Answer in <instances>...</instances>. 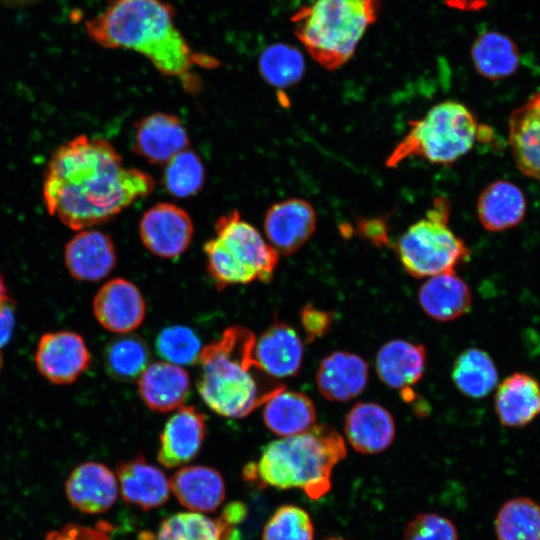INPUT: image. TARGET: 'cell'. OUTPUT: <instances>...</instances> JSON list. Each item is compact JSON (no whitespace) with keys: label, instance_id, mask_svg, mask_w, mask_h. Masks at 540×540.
I'll return each instance as SVG.
<instances>
[{"label":"cell","instance_id":"9a60e30c","mask_svg":"<svg viewBox=\"0 0 540 540\" xmlns=\"http://www.w3.org/2000/svg\"><path fill=\"white\" fill-rule=\"evenodd\" d=\"M65 490L74 508L83 513L99 514L115 503L118 485L116 475L107 466L84 462L71 472Z\"/></svg>","mask_w":540,"mask_h":540},{"label":"cell","instance_id":"ee69618b","mask_svg":"<svg viewBox=\"0 0 540 540\" xmlns=\"http://www.w3.org/2000/svg\"><path fill=\"white\" fill-rule=\"evenodd\" d=\"M40 0H0V4L8 8H23L34 5Z\"/></svg>","mask_w":540,"mask_h":540},{"label":"cell","instance_id":"cb8c5ba5","mask_svg":"<svg viewBox=\"0 0 540 540\" xmlns=\"http://www.w3.org/2000/svg\"><path fill=\"white\" fill-rule=\"evenodd\" d=\"M495 411L506 427L526 426L540 415L539 382L527 373L511 374L497 388Z\"/></svg>","mask_w":540,"mask_h":540},{"label":"cell","instance_id":"7dc6e473","mask_svg":"<svg viewBox=\"0 0 540 540\" xmlns=\"http://www.w3.org/2000/svg\"><path fill=\"white\" fill-rule=\"evenodd\" d=\"M2 367V356H1V353H0V368Z\"/></svg>","mask_w":540,"mask_h":540},{"label":"cell","instance_id":"e575fe53","mask_svg":"<svg viewBox=\"0 0 540 540\" xmlns=\"http://www.w3.org/2000/svg\"><path fill=\"white\" fill-rule=\"evenodd\" d=\"M155 350L165 362L180 366L199 362L203 350L197 333L184 325L163 328L155 339Z\"/></svg>","mask_w":540,"mask_h":540},{"label":"cell","instance_id":"8d00e7d4","mask_svg":"<svg viewBox=\"0 0 540 540\" xmlns=\"http://www.w3.org/2000/svg\"><path fill=\"white\" fill-rule=\"evenodd\" d=\"M314 526L303 508L286 504L275 510L263 530L262 540H313Z\"/></svg>","mask_w":540,"mask_h":540},{"label":"cell","instance_id":"277c9868","mask_svg":"<svg viewBox=\"0 0 540 540\" xmlns=\"http://www.w3.org/2000/svg\"><path fill=\"white\" fill-rule=\"evenodd\" d=\"M342 436L332 427L314 425L309 430L268 443L257 463H248L243 475L260 487L302 489L313 500L331 488L334 467L346 457Z\"/></svg>","mask_w":540,"mask_h":540},{"label":"cell","instance_id":"ba28073f","mask_svg":"<svg viewBox=\"0 0 540 540\" xmlns=\"http://www.w3.org/2000/svg\"><path fill=\"white\" fill-rule=\"evenodd\" d=\"M450 203L436 197L426 216L405 230L395 250L405 271L413 277H432L454 271L470 257L464 241L449 228Z\"/></svg>","mask_w":540,"mask_h":540},{"label":"cell","instance_id":"603a6c76","mask_svg":"<svg viewBox=\"0 0 540 540\" xmlns=\"http://www.w3.org/2000/svg\"><path fill=\"white\" fill-rule=\"evenodd\" d=\"M169 484L179 503L192 512H213L225 498L222 475L212 467H182L174 473Z\"/></svg>","mask_w":540,"mask_h":540},{"label":"cell","instance_id":"74e56055","mask_svg":"<svg viewBox=\"0 0 540 540\" xmlns=\"http://www.w3.org/2000/svg\"><path fill=\"white\" fill-rule=\"evenodd\" d=\"M403 540H458L454 523L437 513L416 515L406 525Z\"/></svg>","mask_w":540,"mask_h":540},{"label":"cell","instance_id":"d6986e66","mask_svg":"<svg viewBox=\"0 0 540 540\" xmlns=\"http://www.w3.org/2000/svg\"><path fill=\"white\" fill-rule=\"evenodd\" d=\"M395 430L390 412L373 402L354 405L344 423L349 444L363 454H377L386 450L394 440Z\"/></svg>","mask_w":540,"mask_h":540},{"label":"cell","instance_id":"f1b7e54d","mask_svg":"<svg viewBox=\"0 0 540 540\" xmlns=\"http://www.w3.org/2000/svg\"><path fill=\"white\" fill-rule=\"evenodd\" d=\"M471 58L476 71L490 80H499L513 75L520 62L515 42L498 31L480 34L473 42Z\"/></svg>","mask_w":540,"mask_h":540},{"label":"cell","instance_id":"6da1fadb","mask_svg":"<svg viewBox=\"0 0 540 540\" xmlns=\"http://www.w3.org/2000/svg\"><path fill=\"white\" fill-rule=\"evenodd\" d=\"M154 188L151 175L123 166L111 143L78 135L53 152L42 192L50 215L83 230L111 220Z\"/></svg>","mask_w":540,"mask_h":540},{"label":"cell","instance_id":"836d02e7","mask_svg":"<svg viewBox=\"0 0 540 540\" xmlns=\"http://www.w3.org/2000/svg\"><path fill=\"white\" fill-rule=\"evenodd\" d=\"M205 170L198 155L185 149L167 164L163 175L166 190L178 198L197 194L203 187Z\"/></svg>","mask_w":540,"mask_h":540},{"label":"cell","instance_id":"e0dca14e","mask_svg":"<svg viewBox=\"0 0 540 540\" xmlns=\"http://www.w3.org/2000/svg\"><path fill=\"white\" fill-rule=\"evenodd\" d=\"M368 377V364L362 357L347 351H335L321 360L316 383L324 398L344 402L362 393Z\"/></svg>","mask_w":540,"mask_h":540},{"label":"cell","instance_id":"d6a6232c","mask_svg":"<svg viewBox=\"0 0 540 540\" xmlns=\"http://www.w3.org/2000/svg\"><path fill=\"white\" fill-rule=\"evenodd\" d=\"M259 71L268 84L277 88H288L302 79L305 60L294 46L275 43L260 55Z\"/></svg>","mask_w":540,"mask_h":540},{"label":"cell","instance_id":"f6af8a7d","mask_svg":"<svg viewBox=\"0 0 540 540\" xmlns=\"http://www.w3.org/2000/svg\"><path fill=\"white\" fill-rule=\"evenodd\" d=\"M12 302V299H10L4 280L0 276V307L4 306L7 303Z\"/></svg>","mask_w":540,"mask_h":540},{"label":"cell","instance_id":"b9f144b4","mask_svg":"<svg viewBox=\"0 0 540 540\" xmlns=\"http://www.w3.org/2000/svg\"><path fill=\"white\" fill-rule=\"evenodd\" d=\"M15 327L12 302L0 307V348L10 341Z\"/></svg>","mask_w":540,"mask_h":540},{"label":"cell","instance_id":"7c38bea8","mask_svg":"<svg viewBox=\"0 0 540 540\" xmlns=\"http://www.w3.org/2000/svg\"><path fill=\"white\" fill-rule=\"evenodd\" d=\"M93 311L106 330L127 334L137 329L146 314L145 300L130 281L115 278L105 283L95 295Z\"/></svg>","mask_w":540,"mask_h":540},{"label":"cell","instance_id":"ab89813d","mask_svg":"<svg viewBox=\"0 0 540 540\" xmlns=\"http://www.w3.org/2000/svg\"><path fill=\"white\" fill-rule=\"evenodd\" d=\"M300 320L306 334V340L311 342L328 332L333 316L327 311L308 304L301 310Z\"/></svg>","mask_w":540,"mask_h":540},{"label":"cell","instance_id":"8fae6325","mask_svg":"<svg viewBox=\"0 0 540 540\" xmlns=\"http://www.w3.org/2000/svg\"><path fill=\"white\" fill-rule=\"evenodd\" d=\"M317 216L306 200L290 198L273 204L264 219L269 244L282 255L299 250L316 229Z\"/></svg>","mask_w":540,"mask_h":540},{"label":"cell","instance_id":"8992f818","mask_svg":"<svg viewBox=\"0 0 540 540\" xmlns=\"http://www.w3.org/2000/svg\"><path fill=\"white\" fill-rule=\"evenodd\" d=\"M215 231L216 237L203 249L208 274L219 290L255 280L271 281L279 254L237 210L219 217Z\"/></svg>","mask_w":540,"mask_h":540},{"label":"cell","instance_id":"52a82bcc","mask_svg":"<svg viewBox=\"0 0 540 540\" xmlns=\"http://www.w3.org/2000/svg\"><path fill=\"white\" fill-rule=\"evenodd\" d=\"M409 127L387 157V167L394 168L410 157L433 164H453L472 149L480 132L473 113L452 100L434 105L425 116L411 121Z\"/></svg>","mask_w":540,"mask_h":540},{"label":"cell","instance_id":"d590c367","mask_svg":"<svg viewBox=\"0 0 540 540\" xmlns=\"http://www.w3.org/2000/svg\"><path fill=\"white\" fill-rule=\"evenodd\" d=\"M156 540H223L217 519L198 512H180L165 518Z\"/></svg>","mask_w":540,"mask_h":540},{"label":"cell","instance_id":"ffe728a7","mask_svg":"<svg viewBox=\"0 0 540 540\" xmlns=\"http://www.w3.org/2000/svg\"><path fill=\"white\" fill-rule=\"evenodd\" d=\"M255 358L269 376L280 379L296 375L302 365L304 346L289 325L275 322L255 342Z\"/></svg>","mask_w":540,"mask_h":540},{"label":"cell","instance_id":"7a4b0ae2","mask_svg":"<svg viewBox=\"0 0 540 540\" xmlns=\"http://www.w3.org/2000/svg\"><path fill=\"white\" fill-rule=\"evenodd\" d=\"M88 37L109 49H128L147 58L163 75L184 81L195 63H215L192 52L162 0H107L105 10L85 22Z\"/></svg>","mask_w":540,"mask_h":540},{"label":"cell","instance_id":"1f68e13d","mask_svg":"<svg viewBox=\"0 0 540 540\" xmlns=\"http://www.w3.org/2000/svg\"><path fill=\"white\" fill-rule=\"evenodd\" d=\"M497 540H540V504L528 497L506 501L495 519Z\"/></svg>","mask_w":540,"mask_h":540},{"label":"cell","instance_id":"83f0119b","mask_svg":"<svg viewBox=\"0 0 540 540\" xmlns=\"http://www.w3.org/2000/svg\"><path fill=\"white\" fill-rule=\"evenodd\" d=\"M263 406L266 427L281 438L303 433L315 425V405L304 393L283 389Z\"/></svg>","mask_w":540,"mask_h":540},{"label":"cell","instance_id":"4dcf8cb0","mask_svg":"<svg viewBox=\"0 0 540 540\" xmlns=\"http://www.w3.org/2000/svg\"><path fill=\"white\" fill-rule=\"evenodd\" d=\"M150 350L146 342L136 334H121L108 342L103 361L106 372L115 380L131 382L138 380L149 366Z\"/></svg>","mask_w":540,"mask_h":540},{"label":"cell","instance_id":"bcb514c9","mask_svg":"<svg viewBox=\"0 0 540 540\" xmlns=\"http://www.w3.org/2000/svg\"><path fill=\"white\" fill-rule=\"evenodd\" d=\"M328 540H344V539L338 538V537H333V538H330V539H328Z\"/></svg>","mask_w":540,"mask_h":540},{"label":"cell","instance_id":"9c48e42d","mask_svg":"<svg viewBox=\"0 0 540 540\" xmlns=\"http://www.w3.org/2000/svg\"><path fill=\"white\" fill-rule=\"evenodd\" d=\"M193 222L188 213L171 203L149 208L139 223L143 245L154 255L172 259L183 254L192 240Z\"/></svg>","mask_w":540,"mask_h":540},{"label":"cell","instance_id":"7402d4cb","mask_svg":"<svg viewBox=\"0 0 540 540\" xmlns=\"http://www.w3.org/2000/svg\"><path fill=\"white\" fill-rule=\"evenodd\" d=\"M190 379L180 366L168 362L149 365L138 379V392L152 411L166 413L178 409L186 400Z\"/></svg>","mask_w":540,"mask_h":540},{"label":"cell","instance_id":"484cf974","mask_svg":"<svg viewBox=\"0 0 540 540\" xmlns=\"http://www.w3.org/2000/svg\"><path fill=\"white\" fill-rule=\"evenodd\" d=\"M418 301L429 317L446 322L469 312L472 295L467 283L451 271L429 277L419 289Z\"/></svg>","mask_w":540,"mask_h":540},{"label":"cell","instance_id":"30bf717a","mask_svg":"<svg viewBox=\"0 0 540 540\" xmlns=\"http://www.w3.org/2000/svg\"><path fill=\"white\" fill-rule=\"evenodd\" d=\"M38 371L55 384H71L89 367L91 354L82 336L71 331L44 334L35 353Z\"/></svg>","mask_w":540,"mask_h":540},{"label":"cell","instance_id":"7bdbcfd3","mask_svg":"<svg viewBox=\"0 0 540 540\" xmlns=\"http://www.w3.org/2000/svg\"><path fill=\"white\" fill-rule=\"evenodd\" d=\"M488 0H444L451 9L465 12L480 11L487 6Z\"/></svg>","mask_w":540,"mask_h":540},{"label":"cell","instance_id":"60d3db41","mask_svg":"<svg viewBox=\"0 0 540 540\" xmlns=\"http://www.w3.org/2000/svg\"><path fill=\"white\" fill-rule=\"evenodd\" d=\"M357 229L362 237L371 241L376 246L390 244L387 226L383 219L361 220L358 222Z\"/></svg>","mask_w":540,"mask_h":540},{"label":"cell","instance_id":"ac0fdd59","mask_svg":"<svg viewBox=\"0 0 540 540\" xmlns=\"http://www.w3.org/2000/svg\"><path fill=\"white\" fill-rule=\"evenodd\" d=\"M116 476L126 503L151 510L162 506L169 498L171 490L166 475L142 455L120 462Z\"/></svg>","mask_w":540,"mask_h":540},{"label":"cell","instance_id":"4316f807","mask_svg":"<svg viewBox=\"0 0 540 540\" xmlns=\"http://www.w3.org/2000/svg\"><path fill=\"white\" fill-rule=\"evenodd\" d=\"M426 358L423 345L402 339L391 340L383 344L376 354V372L385 385L403 390L422 378Z\"/></svg>","mask_w":540,"mask_h":540},{"label":"cell","instance_id":"f35d334b","mask_svg":"<svg viewBox=\"0 0 540 540\" xmlns=\"http://www.w3.org/2000/svg\"><path fill=\"white\" fill-rule=\"evenodd\" d=\"M108 532V524L105 522H100L95 527L68 524L49 532L45 540H110Z\"/></svg>","mask_w":540,"mask_h":540},{"label":"cell","instance_id":"5bb4252c","mask_svg":"<svg viewBox=\"0 0 540 540\" xmlns=\"http://www.w3.org/2000/svg\"><path fill=\"white\" fill-rule=\"evenodd\" d=\"M188 145L187 132L175 115L157 112L135 124L134 152L151 164H167Z\"/></svg>","mask_w":540,"mask_h":540},{"label":"cell","instance_id":"f546056e","mask_svg":"<svg viewBox=\"0 0 540 540\" xmlns=\"http://www.w3.org/2000/svg\"><path fill=\"white\" fill-rule=\"evenodd\" d=\"M451 376L462 394L476 399L487 396L498 383V372L492 358L474 347L457 357Z\"/></svg>","mask_w":540,"mask_h":540},{"label":"cell","instance_id":"3957f363","mask_svg":"<svg viewBox=\"0 0 540 540\" xmlns=\"http://www.w3.org/2000/svg\"><path fill=\"white\" fill-rule=\"evenodd\" d=\"M255 342L251 330L233 325L203 347L196 387L213 412L228 418H243L285 389L259 366L254 354Z\"/></svg>","mask_w":540,"mask_h":540},{"label":"cell","instance_id":"2e32d148","mask_svg":"<svg viewBox=\"0 0 540 540\" xmlns=\"http://www.w3.org/2000/svg\"><path fill=\"white\" fill-rule=\"evenodd\" d=\"M65 265L80 281H99L115 267L116 249L109 235L98 230H82L64 250Z\"/></svg>","mask_w":540,"mask_h":540},{"label":"cell","instance_id":"44dd1931","mask_svg":"<svg viewBox=\"0 0 540 540\" xmlns=\"http://www.w3.org/2000/svg\"><path fill=\"white\" fill-rule=\"evenodd\" d=\"M508 143L519 170L540 181V93L512 112Z\"/></svg>","mask_w":540,"mask_h":540},{"label":"cell","instance_id":"d4e9b609","mask_svg":"<svg viewBox=\"0 0 540 540\" xmlns=\"http://www.w3.org/2000/svg\"><path fill=\"white\" fill-rule=\"evenodd\" d=\"M527 202L523 191L507 180L487 185L478 197L477 215L481 225L490 232L516 227L524 219Z\"/></svg>","mask_w":540,"mask_h":540},{"label":"cell","instance_id":"4fadbf2b","mask_svg":"<svg viewBox=\"0 0 540 540\" xmlns=\"http://www.w3.org/2000/svg\"><path fill=\"white\" fill-rule=\"evenodd\" d=\"M206 435V417L194 406H181L160 434L157 459L166 468L188 463L199 453Z\"/></svg>","mask_w":540,"mask_h":540},{"label":"cell","instance_id":"5b68a950","mask_svg":"<svg viewBox=\"0 0 540 540\" xmlns=\"http://www.w3.org/2000/svg\"><path fill=\"white\" fill-rule=\"evenodd\" d=\"M380 6L381 0H314L291 21L308 54L323 68L335 70L352 58Z\"/></svg>","mask_w":540,"mask_h":540}]
</instances>
